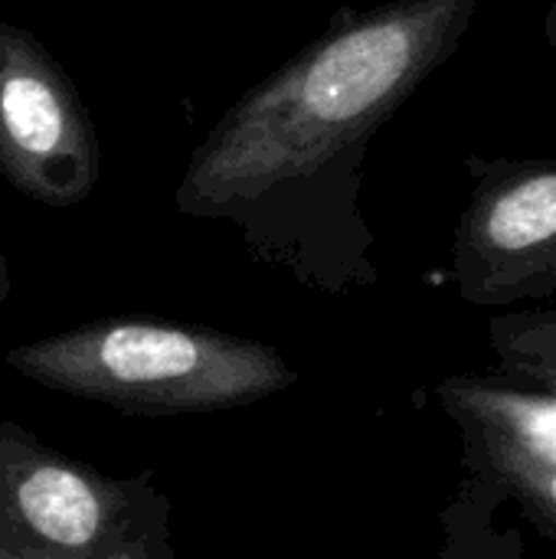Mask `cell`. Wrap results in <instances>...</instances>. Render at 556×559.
<instances>
[{
  "mask_svg": "<svg viewBox=\"0 0 556 559\" xmlns=\"http://www.w3.org/2000/svg\"><path fill=\"white\" fill-rule=\"evenodd\" d=\"M501 508L505 498L492 485L465 475L439 518L442 544L436 559H528L524 537L498 524Z\"/></svg>",
  "mask_w": 556,
  "mask_h": 559,
  "instance_id": "cell-8",
  "label": "cell"
},
{
  "mask_svg": "<svg viewBox=\"0 0 556 559\" xmlns=\"http://www.w3.org/2000/svg\"><path fill=\"white\" fill-rule=\"evenodd\" d=\"M472 197L452 236V282L475 308L556 295V157L465 160Z\"/></svg>",
  "mask_w": 556,
  "mask_h": 559,
  "instance_id": "cell-3",
  "label": "cell"
},
{
  "mask_svg": "<svg viewBox=\"0 0 556 559\" xmlns=\"http://www.w3.org/2000/svg\"><path fill=\"white\" fill-rule=\"evenodd\" d=\"M478 0H390L341 10L324 36L252 85L193 151L177 210L233 219L324 295L377 285L357 210L370 138L456 56Z\"/></svg>",
  "mask_w": 556,
  "mask_h": 559,
  "instance_id": "cell-1",
  "label": "cell"
},
{
  "mask_svg": "<svg viewBox=\"0 0 556 559\" xmlns=\"http://www.w3.org/2000/svg\"><path fill=\"white\" fill-rule=\"evenodd\" d=\"M462 442V468L465 475L492 485L508 508H518L531 518L541 531L556 537V468L531 459L511 445L482 439V436H459Z\"/></svg>",
  "mask_w": 556,
  "mask_h": 559,
  "instance_id": "cell-7",
  "label": "cell"
},
{
  "mask_svg": "<svg viewBox=\"0 0 556 559\" xmlns=\"http://www.w3.org/2000/svg\"><path fill=\"white\" fill-rule=\"evenodd\" d=\"M488 344L498 373L518 386H541L556 377V305L541 311H511L488 321Z\"/></svg>",
  "mask_w": 556,
  "mask_h": 559,
  "instance_id": "cell-9",
  "label": "cell"
},
{
  "mask_svg": "<svg viewBox=\"0 0 556 559\" xmlns=\"http://www.w3.org/2000/svg\"><path fill=\"white\" fill-rule=\"evenodd\" d=\"M0 174L43 206H79L102 174L95 124L66 69L0 20Z\"/></svg>",
  "mask_w": 556,
  "mask_h": 559,
  "instance_id": "cell-4",
  "label": "cell"
},
{
  "mask_svg": "<svg viewBox=\"0 0 556 559\" xmlns=\"http://www.w3.org/2000/svg\"><path fill=\"white\" fill-rule=\"evenodd\" d=\"M131 504L134 478H108L0 423V559H98Z\"/></svg>",
  "mask_w": 556,
  "mask_h": 559,
  "instance_id": "cell-5",
  "label": "cell"
},
{
  "mask_svg": "<svg viewBox=\"0 0 556 559\" xmlns=\"http://www.w3.org/2000/svg\"><path fill=\"white\" fill-rule=\"evenodd\" d=\"M7 295H10V265H7V255L0 249V305H3Z\"/></svg>",
  "mask_w": 556,
  "mask_h": 559,
  "instance_id": "cell-12",
  "label": "cell"
},
{
  "mask_svg": "<svg viewBox=\"0 0 556 559\" xmlns=\"http://www.w3.org/2000/svg\"><path fill=\"white\" fill-rule=\"evenodd\" d=\"M98 559H174L170 501L151 472L134 475V504Z\"/></svg>",
  "mask_w": 556,
  "mask_h": 559,
  "instance_id": "cell-10",
  "label": "cell"
},
{
  "mask_svg": "<svg viewBox=\"0 0 556 559\" xmlns=\"http://www.w3.org/2000/svg\"><path fill=\"white\" fill-rule=\"evenodd\" d=\"M3 364L36 386L128 416L252 406L298 380L269 344L154 318L79 324L10 347Z\"/></svg>",
  "mask_w": 556,
  "mask_h": 559,
  "instance_id": "cell-2",
  "label": "cell"
},
{
  "mask_svg": "<svg viewBox=\"0 0 556 559\" xmlns=\"http://www.w3.org/2000/svg\"><path fill=\"white\" fill-rule=\"evenodd\" d=\"M436 400L459 436H482L511 445L556 468L554 396L508 380L459 373L436 386Z\"/></svg>",
  "mask_w": 556,
  "mask_h": 559,
  "instance_id": "cell-6",
  "label": "cell"
},
{
  "mask_svg": "<svg viewBox=\"0 0 556 559\" xmlns=\"http://www.w3.org/2000/svg\"><path fill=\"white\" fill-rule=\"evenodd\" d=\"M544 39L556 49V0H551L547 7V16H544Z\"/></svg>",
  "mask_w": 556,
  "mask_h": 559,
  "instance_id": "cell-11",
  "label": "cell"
}]
</instances>
